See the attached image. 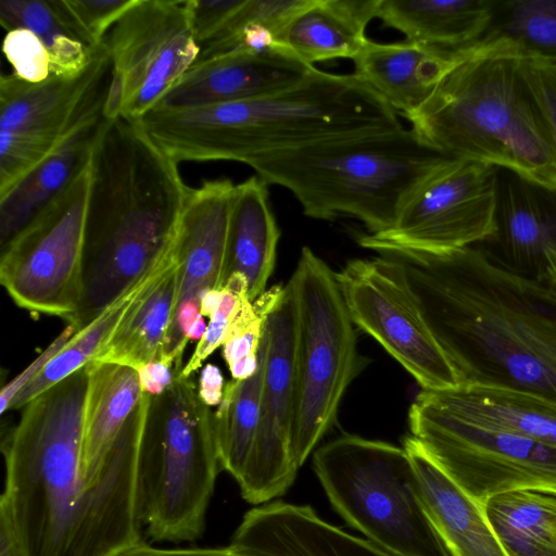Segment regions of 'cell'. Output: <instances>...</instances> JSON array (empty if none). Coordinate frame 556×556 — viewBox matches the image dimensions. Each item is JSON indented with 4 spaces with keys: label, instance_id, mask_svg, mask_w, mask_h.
<instances>
[{
    "label": "cell",
    "instance_id": "1",
    "mask_svg": "<svg viewBox=\"0 0 556 556\" xmlns=\"http://www.w3.org/2000/svg\"><path fill=\"white\" fill-rule=\"evenodd\" d=\"M460 384L556 402V294L513 275L475 247L390 251Z\"/></svg>",
    "mask_w": 556,
    "mask_h": 556
},
{
    "label": "cell",
    "instance_id": "2",
    "mask_svg": "<svg viewBox=\"0 0 556 556\" xmlns=\"http://www.w3.org/2000/svg\"><path fill=\"white\" fill-rule=\"evenodd\" d=\"M87 365L28 402L1 442L4 490L26 556H116L140 543L80 475Z\"/></svg>",
    "mask_w": 556,
    "mask_h": 556
},
{
    "label": "cell",
    "instance_id": "3",
    "mask_svg": "<svg viewBox=\"0 0 556 556\" xmlns=\"http://www.w3.org/2000/svg\"><path fill=\"white\" fill-rule=\"evenodd\" d=\"M189 187L137 121L105 119L92 155L77 331L167 250Z\"/></svg>",
    "mask_w": 556,
    "mask_h": 556
},
{
    "label": "cell",
    "instance_id": "4",
    "mask_svg": "<svg viewBox=\"0 0 556 556\" xmlns=\"http://www.w3.org/2000/svg\"><path fill=\"white\" fill-rule=\"evenodd\" d=\"M177 164L256 157L331 138L402 127L399 114L352 74L314 67L264 97L187 109H153L137 121Z\"/></svg>",
    "mask_w": 556,
    "mask_h": 556
},
{
    "label": "cell",
    "instance_id": "5",
    "mask_svg": "<svg viewBox=\"0 0 556 556\" xmlns=\"http://www.w3.org/2000/svg\"><path fill=\"white\" fill-rule=\"evenodd\" d=\"M448 157L402 126L267 153L248 166L267 185L288 189L307 217L348 216L376 233L394 224L408 198Z\"/></svg>",
    "mask_w": 556,
    "mask_h": 556
},
{
    "label": "cell",
    "instance_id": "6",
    "mask_svg": "<svg viewBox=\"0 0 556 556\" xmlns=\"http://www.w3.org/2000/svg\"><path fill=\"white\" fill-rule=\"evenodd\" d=\"M405 118L421 140L447 156L556 181L548 134L520 60L462 61Z\"/></svg>",
    "mask_w": 556,
    "mask_h": 556
},
{
    "label": "cell",
    "instance_id": "7",
    "mask_svg": "<svg viewBox=\"0 0 556 556\" xmlns=\"http://www.w3.org/2000/svg\"><path fill=\"white\" fill-rule=\"evenodd\" d=\"M220 470L213 413L190 378L178 375L150 395L140 442L136 502L148 536L169 543L202 538Z\"/></svg>",
    "mask_w": 556,
    "mask_h": 556
},
{
    "label": "cell",
    "instance_id": "8",
    "mask_svg": "<svg viewBox=\"0 0 556 556\" xmlns=\"http://www.w3.org/2000/svg\"><path fill=\"white\" fill-rule=\"evenodd\" d=\"M296 311L291 452L301 467L337 420L351 382L368 364L336 273L304 247L288 281Z\"/></svg>",
    "mask_w": 556,
    "mask_h": 556
},
{
    "label": "cell",
    "instance_id": "9",
    "mask_svg": "<svg viewBox=\"0 0 556 556\" xmlns=\"http://www.w3.org/2000/svg\"><path fill=\"white\" fill-rule=\"evenodd\" d=\"M313 469L332 508L370 542L397 556H450L416 497L403 446L342 434L314 451Z\"/></svg>",
    "mask_w": 556,
    "mask_h": 556
},
{
    "label": "cell",
    "instance_id": "10",
    "mask_svg": "<svg viewBox=\"0 0 556 556\" xmlns=\"http://www.w3.org/2000/svg\"><path fill=\"white\" fill-rule=\"evenodd\" d=\"M112 63L102 43L72 76L0 77V195L83 129L104 119Z\"/></svg>",
    "mask_w": 556,
    "mask_h": 556
},
{
    "label": "cell",
    "instance_id": "11",
    "mask_svg": "<svg viewBox=\"0 0 556 556\" xmlns=\"http://www.w3.org/2000/svg\"><path fill=\"white\" fill-rule=\"evenodd\" d=\"M408 427L440 468L482 504L511 491L556 493V447L465 421L421 392L409 407Z\"/></svg>",
    "mask_w": 556,
    "mask_h": 556
},
{
    "label": "cell",
    "instance_id": "12",
    "mask_svg": "<svg viewBox=\"0 0 556 556\" xmlns=\"http://www.w3.org/2000/svg\"><path fill=\"white\" fill-rule=\"evenodd\" d=\"M92 159L68 188L1 248L0 282L31 314L67 321L84 291L87 202Z\"/></svg>",
    "mask_w": 556,
    "mask_h": 556
},
{
    "label": "cell",
    "instance_id": "13",
    "mask_svg": "<svg viewBox=\"0 0 556 556\" xmlns=\"http://www.w3.org/2000/svg\"><path fill=\"white\" fill-rule=\"evenodd\" d=\"M112 63L104 117L138 121L199 55L189 0H136L103 41Z\"/></svg>",
    "mask_w": 556,
    "mask_h": 556
},
{
    "label": "cell",
    "instance_id": "14",
    "mask_svg": "<svg viewBox=\"0 0 556 556\" xmlns=\"http://www.w3.org/2000/svg\"><path fill=\"white\" fill-rule=\"evenodd\" d=\"M498 167L448 157L414 191L394 224L359 237L361 247L441 253L472 247L493 229Z\"/></svg>",
    "mask_w": 556,
    "mask_h": 556
},
{
    "label": "cell",
    "instance_id": "15",
    "mask_svg": "<svg viewBox=\"0 0 556 556\" xmlns=\"http://www.w3.org/2000/svg\"><path fill=\"white\" fill-rule=\"evenodd\" d=\"M336 276L355 326L372 337L422 390L460 386L395 260L386 254L351 260Z\"/></svg>",
    "mask_w": 556,
    "mask_h": 556
},
{
    "label": "cell",
    "instance_id": "16",
    "mask_svg": "<svg viewBox=\"0 0 556 556\" xmlns=\"http://www.w3.org/2000/svg\"><path fill=\"white\" fill-rule=\"evenodd\" d=\"M264 337L266 355L260 424L244 475L237 483L243 500L255 506L283 495L300 469L290 443L296 311L288 282L282 298L266 319Z\"/></svg>",
    "mask_w": 556,
    "mask_h": 556
},
{
    "label": "cell",
    "instance_id": "17",
    "mask_svg": "<svg viewBox=\"0 0 556 556\" xmlns=\"http://www.w3.org/2000/svg\"><path fill=\"white\" fill-rule=\"evenodd\" d=\"M472 247L495 266L545 285L556 262V181L498 168L493 229Z\"/></svg>",
    "mask_w": 556,
    "mask_h": 556
},
{
    "label": "cell",
    "instance_id": "18",
    "mask_svg": "<svg viewBox=\"0 0 556 556\" xmlns=\"http://www.w3.org/2000/svg\"><path fill=\"white\" fill-rule=\"evenodd\" d=\"M314 67L280 49L215 58L193 64L153 109L198 108L264 97L300 84Z\"/></svg>",
    "mask_w": 556,
    "mask_h": 556
},
{
    "label": "cell",
    "instance_id": "19",
    "mask_svg": "<svg viewBox=\"0 0 556 556\" xmlns=\"http://www.w3.org/2000/svg\"><path fill=\"white\" fill-rule=\"evenodd\" d=\"M236 185L228 178L188 189L175 230L179 260L176 311L225 286L229 219ZM174 314V318H175ZM174 321V320H173Z\"/></svg>",
    "mask_w": 556,
    "mask_h": 556
},
{
    "label": "cell",
    "instance_id": "20",
    "mask_svg": "<svg viewBox=\"0 0 556 556\" xmlns=\"http://www.w3.org/2000/svg\"><path fill=\"white\" fill-rule=\"evenodd\" d=\"M229 544L258 556H397L282 500L249 509Z\"/></svg>",
    "mask_w": 556,
    "mask_h": 556
},
{
    "label": "cell",
    "instance_id": "21",
    "mask_svg": "<svg viewBox=\"0 0 556 556\" xmlns=\"http://www.w3.org/2000/svg\"><path fill=\"white\" fill-rule=\"evenodd\" d=\"M415 470V494L450 556H509L484 507L462 490L413 435L403 440Z\"/></svg>",
    "mask_w": 556,
    "mask_h": 556
},
{
    "label": "cell",
    "instance_id": "22",
    "mask_svg": "<svg viewBox=\"0 0 556 556\" xmlns=\"http://www.w3.org/2000/svg\"><path fill=\"white\" fill-rule=\"evenodd\" d=\"M354 75L404 117L419 109L441 80L462 61L456 48L408 40L368 39L352 60Z\"/></svg>",
    "mask_w": 556,
    "mask_h": 556
},
{
    "label": "cell",
    "instance_id": "23",
    "mask_svg": "<svg viewBox=\"0 0 556 556\" xmlns=\"http://www.w3.org/2000/svg\"><path fill=\"white\" fill-rule=\"evenodd\" d=\"M379 0H309L286 25L277 48L304 63L353 60L368 41Z\"/></svg>",
    "mask_w": 556,
    "mask_h": 556
},
{
    "label": "cell",
    "instance_id": "24",
    "mask_svg": "<svg viewBox=\"0 0 556 556\" xmlns=\"http://www.w3.org/2000/svg\"><path fill=\"white\" fill-rule=\"evenodd\" d=\"M421 393L465 421L518 434L556 447V402L532 393L460 384Z\"/></svg>",
    "mask_w": 556,
    "mask_h": 556
},
{
    "label": "cell",
    "instance_id": "25",
    "mask_svg": "<svg viewBox=\"0 0 556 556\" xmlns=\"http://www.w3.org/2000/svg\"><path fill=\"white\" fill-rule=\"evenodd\" d=\"M280 230L271 211L268 185L252 176L236 185L227 239L225 282L239 274L253 302L266 291L276 263Z\"/></svg>",
    "mask_w": 556,
    "mask_h": 556
},
{
    "label": "cell",
    "instance_id": "26",
    "mask_svg": "<svg viewBox=\"0 0 556 556\" xmlns=\"http://www.w3.org/2000/svg\"><path fill=\"white\" fill-rule=\"evenodd\" d=\"M105 119L74 135L0 195L1 248L55 201L90 163Z\"/></svg>",
    "mask_w": 556,
    "mask_h": 556
},
{
    "label": "cell",
    "instance_id": "27",
    "mask_svg": "<svg viewBox=\"0 0 556 556\" xmlns=\"http://www.w3.org/2000/svg\"><path fill=\"white\" fill-rule=\"evenodd\" d=\"M177 263L174 233L165 253L93 320L73 336L40 374L15 396L10 409L24 407L40 393L92 362L110 342L139 299L157 285Z\"/></svg>",
    "mask_w": 556,
    "mask_h": 556
},
{
    "label": "cell",
    "instance_id": "28",
    "mask_svg": "<svg viewBox=\"0 0 556 556\" xmlns=\"http://www.w3.org/2000/svg\"><path fill=\"white\" fill-rule=\"evenodd\" d=\"M457 53L556 65V0H491L484 29Z\"/></svg>",
    "mask_w": 556,
    "mask_h": 556
},
{
    "label": "cell",
    "instance_id": "29",
    "mask_svg": "<svg viewBox=\"0 0 556 556\" xmlns=\"http://www.w3.org/2000/svg\"><path fill=\"white\" fill-rule=\"evenodd\" d=\"M491 0H379L377 17L405 40L462 48L484 29Z\"/></svg>",
    "mask_w": 556,
    "mask_h": 556
},
{
    "label": "cell",
    "instance_id": "30",
    "mask_svg": "<svg viewBox=\"0 0 556 556\" xmlns=\"http://www.w3.org/2000/svg\"><path fill=\"white\" fill-rule=\"evenodd\" d=\"M179 260L135 304L110 342L93 359L135 368L164 357L178 292Z\"/></svg>",
    "mask_w": 556,
    "mask_h": 556
},
{
    "label": "cell",
    "instance_id": "31",
    "mask_svg": "<svg viewBox=\"0 0 556 556\" xmlns=\"http://www.w3.org/2000/svg\"><path fill=\"white\" fill-rule=\"evenodd\" d=\"M484 507L509 556H556V493L511 491L492 496Z\"/></svg>",
    "mask_w": 556,
    "mask_h": 556
},
{
    "label": "cell",
    "instance_id": "32",
    "mask_svg": "<svg viewBox=\"0 0 556 556\" xmlns=\"http://www.w3.org/2000/svg\"><path fill=\"white\" fill-rule=\"evenodd\" d=\"M266 341L258 350V367L248 379H231L225 384L213 421L222 470L238 483L245 471L256 438L265 370Z\"/></svg>",
    "mask_w": 556,
    "mask_h": 556
},
{
    "label": "cell",
    "instance_id": "33",
    "mask_svg": "<svg viewBox=\"0 0 556 556\" xmlns=\"http://www.w3.org/2000/svg\"><path fill=\"white\" fill-rule=\"evenodd\" d=\"M309 0H240L219 27L199 43L195 63L247 52L278 49L277 41L288 22Z\"/></svg>",
    "mask_w": 556,
    "mask_h": 556
},
{
    "label": "cell",
    "instance_id": "34",
    "mask_svg": "<svg viewBox=\"0 0 556 556\" xmlns=\"http://www.w3.org/2000/svg\"><path fill=\"white\" fill-rule=\"evenodd\" d=\"M0 22L7 30L25 28L45 45L52 76H72L91 61L94 50L76 34L60 0H1Z\"/></svg>",
    "mask_w": 556,
    "mask_h": 556
},
{
    "label": "cell",
    "instance_id": "35",
    "mask_svg": "<svg viewBox=\"0 0 556 556\" xmlns=\"http://www.w3.org/2000/svg\"><path fill=\"white\" fill-rule=\"evenodd\" d=\"M70 23L90 48L101 46L121 16L136 0H60Z\"/></svg>",
    "mask_w": 556,
    "mask_h": 556
},
{
    "label": "cell",
    "instance_id": "36",
    "mask_svg": "<svg viewBox=\"0 0 556 556\" xmlns=\"http://www.w3.org/2000/svg\"><path fill=\"white\" fill-rule=\"evenodd\" d=\"M224 288V295L217 311L210 317L204 334L179 374L182 378H190L201 367L202 363L217 348L223 345L239 303L240 291L248 290L247 280L243 276L235 274L228 277Z\"/></svg>",
    "mask_w": 556,
    "mask_h": 556
},
{
    "label": "cell",
    "instance_id": "37",
    "mask_svg": "<svg viewBox=\"0 0 556 556\" xmlns=\"http://www.w3.org/2000/svg\"><path fill=\"white\" fill-rule=\"evenodd\" d=\"M2 49L12 66V74L20 79L37 84L52 76L49 53L33 31L25 28L8 30Z\"/></svg>",
    "mask_w": 556,
    "mask_h": 556
},
{
    "label": "cell",
    "instance_id": "38",
    "mask_svg": "<svg viewBox=\"0 0 556 556\" xmlns=\"http://www.w3.org/2000/svg\"><path fill=\"white\" fill-rule=\"evenodd\" d=\"M525 80L546 127L556 163V65L520 61Z\"/></svg>",
    "mask_w": 556,
    "mask_h": 556
},
{
    "label": "cell",
    "instance_id": "39",
    "mask_svg": "<svg viewBox=\"0 0 556 556\" xmlns=\"http://www.w3.org/2000/svg\"><path fill=\"white\" fill-rule=\"evenodd\" d=\"M77 332V328L68 324L61 333L15 378L7 383L0 391V413L3 415L10 409L15 396L27 386L46 365L70 342Z\"/></svg>",
    "mask_w": 556,
    "mask_h": 556
},
{
    "label": "cell",
    "instance_id": "40",
    "mask_svg": "<svg viewBox=\"0 0 556 556\" xmlns=\"http://www.w3.org/2000/svg\"><path fill=\"white\" fill-rule=\"evenodd\" d=\"M239 3L240 0H189L198 45L207 39Z\"/></svg>",
    "mask_w": 556,
    "mask_h": 556
},
{
    "label": "cell",
    "instance_id": "41",
    "mask_svg": "<svg viewBox=\"0 0 556 556\" xmlns=\"http://www.w3.org/2000/svg\"><path fill=\"white\" fill-rule=\"evenodd\" d=\"M116 556H258L232 545L217 547L161 548L142 541Z\"/></svg>",
    "mask_w": 556,
    "mask_h": 556
},
{
    "label": "cell",
    "instance_id": "42",
    "mask_svg": "<svg viewBox=\"0 0 556 556\" xmlns=\"http://www.w3.org/2000/svg\"><path fill=\"white\" fill-rule=\"evenodd\" d=\"M174 359L163 357L137 369L141 389L151 396L163 393L180 374Z\"/></svg>",
    "mask_w": 556,
    "mask_h": 556
},
{
    "label": "cell",
    "instance_id": "43",
    "mask_svg": "<svg viewBox=\"0 0 556 556\" xmlns=\"http://www.w3.org/2000/svg\"><path fill=\"white\" fill-rule=\"evenodd\" d=\"M224 377L220 369L206 364L200 375L198 394L201 401L208 407L218 406L224 394Z\"/></svg>",
    "mask_w": 556,
    "mask_h": 556
},
{
    "label": "cell",
    "instance_id": "44",
    "mask_svg": "<svg viewBox=\"0 0 556 556\" xmlns=\"http://www.w3.org/2000/svg\"><path fill=\"white\" fill-rule=\"evenodd\" d=\"M0 556H26L3 497H0Z\"/></svg>",
    "mask_w": 556,
    "mask_h": 556
},
{
    "label": "cell",
    "instance_id": "45",
    "mask_svg": "<svg viewBox=\"0 0 556 556\" xmlns=\"http://www.w3.org/2000/svg\"><path fill=\"white\" fill-rule=\"evenodd\" d=\"M225 288L220 289H213L206 291L200 301V312L202 316L211 317L218 308L223 295H224Z\"/></svg>",
    "mask_w": 556,
    "mask_h": 556
},
{
    "label": "cell",
    "instance_id": "46",
    "mask_svg": "<svg viewBox=\"0 0 556 556\" xmlns=\"http://www.w3.org/2000/svg\"><path fill=\"white\" fill-rule=\"evenodd\" d=\"M556 294V262L553 263L548 268L547 281L545 283Z\"/></svg>",
    "mask_w": 556,
    "mask_h": 556
},
{
    "label": "cell",
    "instance_id": "47",
    "mask_svg": "<svg viewBox=\"0 0 556 556\" xmlns=\"http://www.w3.org/2000/svg\"><path fill=\"white\" fill-rule=\"evenodd\" d=\"M554 535H555V540H556V521L554 523Z\"/></svg>",
    "mask_w": 556,
    "mask_h": 556
}]
</instances>
